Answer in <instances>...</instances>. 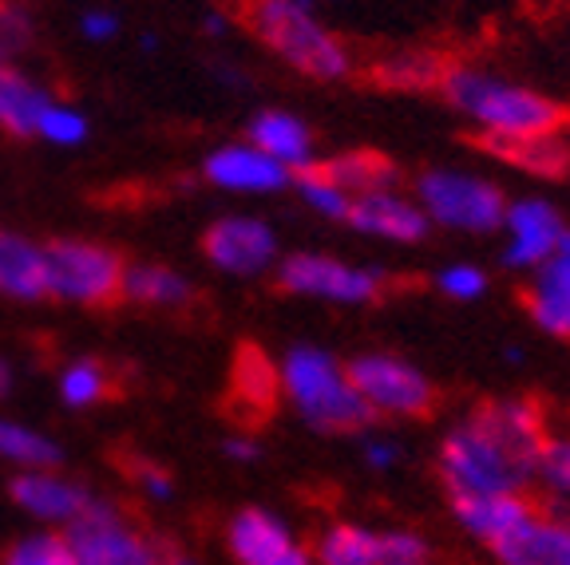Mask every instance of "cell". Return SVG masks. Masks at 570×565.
<instances>
[{"mask_svg":"<svg viewBox=\"0 0 570 565\" xmlns=\"http://www.w3.org/2000/svg\"><path fill=\"white\" fill-rule=\"evenodd\" d=\"M226 546L238 565H309V549L277 514L246 506L226 526Z\"/></svg>","mask_w":570,"mask_h":565,"instance_id":"12","label":"cell"},{"mask_svg":"<svg viewBox=\"0 0 570 565\" xmlns=\"http://www.w3.org/2000/svg\"><path fill=\"white\" fill-rule=\"evenodd\" d=\"M206 178L218 190H230V195H277L294 182V175L269 155H262L254 142H230V147L210 150Z\"/></svg>","mask_w":570,"mask_h":565,"instance_id":"15","label":"cell"},{"mask_svg":"<svg viewBox=\"0 0 570 565\" xmlns=\"http://www.w3.org/2000/svg\"><path fill=\"white\" fill-rule=\"evenodd\" d=\"M12 503L24 514L40 522H56V526H68L71 518H80L83 506L91 503V495L80 483L56 475V467L45 470H24V475L12 478Z\"/></svg>","mask_w":570,"mask_h":565,"instance_id":"17","label":"cell"},{"mask_svg":"<svg viewBox=\"0 0 570 565\" xmlns=\"http://www.w3.org/2000/svg\"><path fill=\"white\" fill-rule=\"evenodd\" d=\"M80 32L88 36V40H111V36L119 32V17H116V12L91 9V12H83Z\"/></svg>","mask_w":570,"mask_h":565,"instance_id":"39","label":"cell"},{"mask_svg":"<svg viewBox=\"0 0 570 565\" xmlns=\"http://www.w3.org/2000/svg\"><path fill=\"white\" fill-rule=\"evenodd\" d=\"M48 297L71 300V305H107L119 297L124 285V261L96 241H52L45 246Z\"/></svg>","mask_w":570,"mask_h":565,"instance_id":"8","label":"cell"},{"mask_svg":"<svg viewBox=\"0 0 570 565\" xmlns=\"http://www.w3.org/2000/svg\"><path fill=\"white\" fill-rule=\"evenodd\" d=\"M488 549L495 565H570V514L531 511L515 531Z\"/></svg>","mask_w":570,"mask_h":565,"instance_id":"13","label":"cell"},{"mask_svg":"<svg viewBox=\"0 0 570 565\" xmlns=\"http://www.w3.org/2000/svg\"><path fill=\"white\" fill-rule=\"evenodd\" d=\"M63 542L80 565H163V549L124 511L96 498L68 522Z\"/></svg>","mask_w":570,"mask_h":565,"instance_id":"7","label":"cell"},{"mask_svg":"<svg viewBox=\"0 0 570 565\" xmlns=\"http://www.w3.org/2000/svg\"><path fill=\"white\" fill-rule=\"evenodd\" d=\"M361 459H365L368 470H392L404 455H401V443L389 439V435H368V439L361 443Z\"/></svg>","mask_w":570,"mask_h":565,"instance_id":"37","label":"cell"},{"mask_svg":"<svg viewBox=\"0 0 570 565\" xmlns=\"http://www.w3.org/2000/svg\"><path fill=\"white\" fill-rule=\"evenodd\" d=\"M131 478L139 483L142 495L155 498V503H159V498H170V490H175V486H170V478H167V470L155 467V463H135Z\"/></svg>","mask_w":570,"mask_h":565,"instance_id":"38","label":"cell"},{"mask_svg":"<svg viewBox=\"0 0 570 565\" xmlns=\"http://www.w3.org/2000/svg\"><path fill=\"white\" fill-rule=\"evenodd\" d=\"M499 230L508 238L503 261L511 269H539L547 257L559 254L562 234L570 226L547 198H519V202H508V214H503Z\"/></svg>","mask_w":570,"mask_h":565,"instance_id":"11","label":"cell"},{"mask_svg":"<svg viewBox=\"0 0 570 565\" xmlns=\"http://www.w3.org/2000/svg\"><path fill=\"white\" fill-rule=\"evenodd\" d=\"M420 210L432 226L455 234H491L503 226L508 198L491 178L468 175V170H428L416 182Z\"/></svg>","mask_w":570,"mask_h":565,"instance_id":"5","label":"cell"},{"mask_svg":"<svg viewBox=\"0 0 570 565\" xmlns=\"http://www.w3.org/2000/svg\"><path fill=\"white\" fill-rule=\"evenodd\" d=\"M32 17L17 0H0V63H12L32 48Z\"/></svg>","mask_w":570,"mask_h":565,"instance_id":"34","label":"cell"},{"mask_svg":"<svg viewBox=\"0 0 570 565\" xmlns=\"http://www.w3.org/2000/svg\"><path fill=\"white\" fill-rule=\"evenodd\" d=\"M203 254L223 274L258 277L277 261V234L269 230V221L249 218V214H230V218H218L206 230Z\"/></svg>","mask_w":570,"mask_h":565,"instance_id":"10","label":"cell"},{"mask_svg":"<svg viewBox=\"0 0 570 565\" xmlns=\"http://www.w3.org/2000/svg\"><path fill=\"white\" fill-rule=\"evenodd\" d=\"M36 139L52 142V147H80V142L88 139V119H83V111H76V107L52 99L48 111L40 116Z\"/></svg>","mask_w":570,"mask_h":565,"instance_id":"32","label":"cell"},{"mask_svg":"<svg viewBox=\"0 0 570 565\" xmlns=\"http://www.w3.org/2000/svg\"><path fill=\"white\" fill-rule=\"evenodd\" d=\"M9 391H12V364L0 356V399L9 396Z\"/></svg>","mask_w":570,"mask_h":565,"instance_id":"41","label":"cell"},{"mask_svg":"<svg viewBox=\"0 0 570 565\" xmlns=\"http://www.w3.org/2000/svg\"><path fill=\"white\" fill-rule=\"evenodd\" d=\"M277 391H282L277 388V368L262 353L246 348L238 356V364H234V396L246 407H254V412H262V416H269Z\"/></svg>","mask_w":570,"mask_h":565,"instance_id":"29","label":"cell"},{"mask_svg":"<svg viewBox=\"0 0 570 565\" xmlns=\"http://www.w3.org/2000/svg\"><path fill=\"white\" fill-rule=\"evenodd\" d=\"M348 380L361 391L373 416H396V419H420L432 416L436 407V388L416 364L401 360L392 353H365L345 364Z\"/></svg>","mask_w":570,"mask_h":565,"instance_id":"6","label":"cell"},{"mask_svg":"<svg viewBox=\"0 0 570 565\" xmlns=\"http://www.w3.org/2000/svg\"><path fill=\"white\" fill-rule=\"evenodd\" d=\"M119 297L151 305V309H183L190 300V281L167 266H135V269H124Z\"/></svg>","mask_w":570,"mask_h":565,"instance_id":"24","label":"cell"},{"mask_svg":"<svg viewBox=\"0 0 570 565\" xmlns=\"http://www.w3.org/2000/svg\"><path fill=\"white\" fill-rule=\"evenodd\" d=\"M531 483L554 503V511L570 506V435H543L539 455H534Z\"/></svg>","mask_w":570,"mask_h":565,"instance_id":"27","label":"cell"},{"mask_svg":"<svg viewBox=\"0 0 570 565\" xmlns=\"http://www.w3.org/2000/svg\"><path fill=\"white\" fill-rule=\"evenodd\" d=\"M226 455L238 463H254L262 455V447L254 439H246V435H234V439H226Z\"/></svg>","mask_w":570,"mask_h":565,"instance_id":"40","label":"cell"},{"mask_svg":"<svg viewBox=\"0 0 570 565\" xmlns=\"http://www.w3.org/2000/svg\"><path fill=\"white\" fill-rule=\"evenodd\" d=\"M52 99H56L52 91L40 88L17 63H0V131L20 135V139H36L40 116L48 111Z\"/></svg>","mask_w":570,"mask_h":565,"instance_id":"20","label":"cell"},{"mask_svg":"<svg viewBox=\"0 0 570 565\" xmlns=\"http://www.w3.org/2000/svg\"><path fill=\"white\" fill-rule=\"evenodd\" d=\"M448 63L436 52H392L373 63V80L396 91H420V88H440Z\"/></svg>","mask_w":570,"mask_h":565,"instance_id":"26","label":"cell"},{"mask_svg":"<svg viewBox=\"0 0 570 565\" xmlns=\"http://www.w3.org/2000/svg\"><path fill=\"white\" fill-rule=\"evenodd\" d=\"M348 226L356 234H368V238L396 241V246H416L428 238L432 221L424 218L416 202H409L396 190H368V195H356L348 206Z\"/></svg>","mask_w":570,"mask_h":565,"instance_id":"14","label":"cell"},{"mask_svg":"<svg viewBox=\"0 0 570 565\" xmlns=\"http://www.w3.org/2000/svg\"><path fill=\"white\" fill-rule=\"evenodd\" d=\"M436 289L452 300H480L488 293V274L472 261H452V266L440 269Z\"/></svg>","mask_w":570,"mask_h":565,"instance_id":"36","label":"cell"},{"mask_svg":"<svg viewBox=\"0 0 570 565\" xmlns=\"http://www.w3.org/2000/svg\"><path fill=\"white\" fill-rule=\"evenodd\" d=\"M277 388L297 407V416L317 432L353 435L365 432L376 419L361 399V391L353 388V380H348V368L325 348H289L277 364Z\"/></svg>","mask_w":570,"mask_h":565,"instance_id":"3","label":"cell"},{"mask_svg":"<svg viewBox=\"0 0 570 565\" xmlns=\"http://www.w3.org/2000/svg\"><path fill=\"white\" fill-rule=\"evenodd\" d=\"M527 313L547 336L570 340V230L562 234V246L543 266L531 269L527 285Z\"/></svg>","mask_w":570,"mask_h":565,"instance_id":"16","label":"cell"},{"mask_svg":"<svg viewBox=\"0 0 570 565\" xmlns=\"http://www.w3.org/2000/svg\"><path fill=\"white\" fill-rule=\"evenodd\" d=\"M277 285L285 293L333 305H368L381 297L384 277L368 266H348L341 257L325 254H289L277 261Z\"/></svg>","mask_w":570,"mask_h":565,"instance_id":"9","label":"cell"},{"mask_svg":"<svg viewBox=\"0 0 570 565\" xmlns=\"http://www.w3.org/2000/svg\"><path fill=\"white\" fill-rule=\"evenodd\" d=\"M531 498L527 495H468L452 498V514L463 531L472 534L483 546H495L503 534H511L519 522L531 514Z\"/></svg>","mask_w":570,"mask_h":565,"instance_id":"18","label":"cell"},{"mask_svg":"<svg viewBox=\"0 0 570 565\" xmlns=\"http://www.w3.org/2000/svg\"><path fill=\"white\" fill-rule=\"evenodd\" d=\"M321 170L353 198L368 195V190H396V182H401V170L392 167L384 155H376V150H348V155L321 162Z\"/></svg>","mask_w":570,"mask_h":565,"instance_id":"23","label":"cell"},{"mask_svg":"<svg viewBox=\"0 0 570 565\" xmlns=\"http://www.w3.org/2000/svg\"><path fill=\"white\" fill-rule=\"evenodd\" d=\"M547 419L534 399H488L444 435L436 455L448 498L527 495Z\"/></svg>","mask_w":570,"mask_h":565,"instance_id":"1","label":"cell"},{"mask_svg":"<svg viewBox=\"0 0 570 565\" xmlns=\"http://www.w3.org/2000/svg\"><path fill=\"white\" fill-rule=\"evenodd\" d=\"M483 150L534 178H562L570 170V147L559 135H534V139H483Z\"/></svg>","mask_w":570,"mask_h":565,"instance_id":"22","label":"cell"},{"mask_svg":"<svg viewBox=\"0 0 570 565\" xmlns=\"http://www.w3.org/2000/svg\"><path fill=\"white\" fill-rule=\"evenodd\" d=\"M0 293L17 300L48 297L45 246H36L20 234H0Z\"/></svg>","mask_w":570,"mask_h":565,"instance_id":"21","label":"cell"},{"mask_svg":"<svg viewBox=\"0 0 570 565\" xmlns=\"http://www.w3.org/2000/svg\"><path fill=\"white\" fill-rule=\"evenodd\" d=\"M317 565H376L381 557V531L356 526V522H337L317 538Z\"/></svg>","mask_w":570,"mask_h":565,"instance_id":"25","label":"cell"},{"mask_svg":"<svg viewBox=\"0 0 570 565\" xmlns=\"http://www.w3.org/2000/svg\"><path fill=\"white\" fill-rule=\"evenodd\" d=\"M163 565H198V562L187 554H163Z\"/></svg>","mask_w":570,"mask_h":565,"instance_id":"43","label":"cell"},{"mask_svg":"<svg viewBox=\"0 0 570 565\" xmlns=\"http://www.w3.org/2000/svg\"><path fill=\"white\" fill-rule=\"evenodd\" d=\"M249 28L258 40L309 80H345L353 71L345 40L325 28L313 0H254Z\"/></svg>","mask_w":570,"mask_h":565,"instance_id":"4","label":"cell"},{"mask_svg":"<svg viewBox=\"0 0 570 565\" xmlns=\"http://www.w3.org/2000/svg\"><path fill=\"white\" fill-rule=\"evenodd\" d=\"M111 396V371L99 360H71L60 371V399L68 407H96Z\"/></svg>","mask_w":570,"mask_h":565,"instance_id":"30","label":"cell"},{"mask_svg":"<svg viewBox=\"0 0 570 565\" xmlns=\"http://www.w3.org/2000/svg\"><path fill=\"white\" fill-rule=\"evenodd\" d=\"M0 459L17 463L24 470H45L60 463V447L48 435L17 424V419H0Z\"/></svg>","mask_w":570,"mask_h":565,"instance_id":"28","label":"cell"},{"mask_svg":"<svg viewBox=\"0 0 570 565\" xmlns=\"http://www.w3.org/2000/svg\"><path fill=\"white\" fill-rule=\"evenodd\" d=\"M436 91L463 119L480 127L483 139H534L559 135L567 127V107L551 96L468 63H448Z\"/></svg>","mask_w":570,"mask_h":565,"instance_id":"2","label":"cell"},{"mask_svg":"<svg viewBox=\"0 0 570 565\" xmlns=\"http://www.w3.org/2000/svg\"><path fill=\"white\" fill-rule=\"evenodd\" d=\"M297 195H302V202L309 206L313 214H321V218L330 221H345L348 218V206H353V195H345L337 182H333L325 170L313 162V167L297 170Z\"/></svg>","mask_w":570,"mask_h":565,"instance_id":"31","label":"cell"},{"mask_svg":"<svg viewBox=\"0 0 570 565\" xmlns=\"http://www.w3.org/2000/svg\"><path fill=\"white\" fill-rule=\"evenodd\" d=\"M203 24H206V32H210V36H223V32H226V20H223V17H214V12L203 20Z\"/></svg>","mask_w":570,"mask_h":565,"instance_id":"42","label":"cell"},{"mask_svg":"<svg viewBox=\"0 0 570 565\" xmlns=\"http://www.w3.org/2000/svg\"><path fill=\"white\" fill-rule=\"evenodd\" d=\"M249 142L274 162H282L289 175L313 167V131L289 111H262L249 123Z\"/></svg>","mask_w":570,"mask_h":565,"instance_id":"19","label":"cell"},{"mask_svg":"<svg viewBox=\"0 0 570 565\" xmlns=\"http://www.w3.org/2000/svg\"><path fill=\"white\" fill-rule=\"evenodd\" d=\"M0 565H80V562H76V554H71L63 538H56V534H32V538H20L9 554L0 557Z\"/></svg>","mask_w":570,"mask_h":565,"instance_id":"33","label":"cell"},{"mask_svg":"<svg viewBox=\"0 0 570 565\" xmlns=\"http://www.w3.org/2000/svg\"><path fill=\"white\" fill-rule=\"evenodd\" d=\"M376 565H436V554L416 531H381V557Z\"/></svg>","mask_w":570,"mask_h":565,"instance_id":"35","label":"cell"}]
</instances>
